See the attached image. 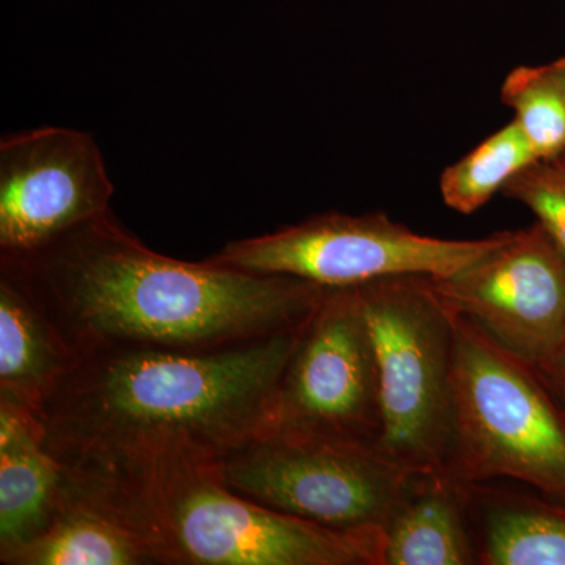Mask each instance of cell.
I'll return each mask as SVG.
<instances>
[{
	"instance_id": "1",
	"label": "cell",
	"mask_w": 565,
	"mask_h": 565,
	"mask_svg": "<svg viewBox=\"0 0 565 565\" xmlns=\"http://www.w3.org/2000/svg\"><path fill=\"white\" fill-rule=\"evenodd\" d=\"M71 348L204 352L307 321L330 288L151 250L109 211L40 250L0 256Z\"/></svg>"
},
{
	"instance_id": "2",
	"label": "cell",
	"mask_w": 565,
	"mask_h": 565,
	"mask_svg": "<svg viewBox=\"0 0 565 565\" xmlns=\"http://www.w3.org/2000/svg\"><path fill=\"white\" fill-rule=\"evenodd\" d=\"M305 322L218 351L82 353L36 415L44 444L61 463L167 446L222 459L263 435Z\"/></svg>"
},
{
	"instance_id": "3",
	"label": "cell",
	"mask_w": 565,
	"mask_h": 565,
	"mask_svg": "<svg viewBox=\"0 0 565 565\" xmlns=\"http://www.w3.org/2000/svg\"><path fill=\"white\" fill-rule=\"evenodd\" d=\"M62 465L61 493L139 534L166 565H384V527L338 531L233 492L184 446Z\"/></svg>"
},
{
	"instance_id": "4",
	"label": "cell",
	"mask_w": 565,
	"mask_h": 565,
	"mask_svg": "<svg viewBox=\"0 0 565 565\" xmlns=\"http://www.w3.org/2000/svg\"><path fill=\"white\" fill-rule=\"evenodd\" d=\"M451 437L462 484L509 478L565 505V407L533 364L452 310Z\"/></svg>"
},
{
	"instance_id": "5",
	"label": "cell",
	"mask_w": 565,
	"mask_h": 565,
	"mask_svg": "<svg viewBox=\"0 0 565 565\" xmlns=\"http://www.w3.org/2000/svg\"><path fill=\"white\" fill-rule=\"evenodd\" d=\"M377 363V445L414 473L444 471L451 437L452 308L433 277L355 286Z\"/></svg>"
},
{
	"instance_id": "6",
	"label": "cell",
	"mask_w": 565,
	"mask_h": 565,
	"mask_svg": "<svg viewBox=\"0 0 565 565\" xmlns=\"http://www.w3.org/2000/svg\"><path fill=\"white\" fill-rule=\"evenodd\" d=\"M218 468L253 503L338 531L384 527L418 475L377 441L329 435H262Z\"/></svg>"
},
{
	"instance_id": "7",
	"label": "cell",
	"mask_w": 565,
	"mask_h": 565,
	"mask_svg": "<svg viewBox=\"0 0 565 565\" xmlns=\"http://www.w3.org/2000/svg\"><path fill=\"white\" fill-rule=\"evenodd\" d=\"M505 234L440 239L415 233L384 212H330L278 232L234 241L207 259L241 273L286 275L323 288H351L404 275L451 277L497 248Z\"/></svg>"
},
{
	"instance_id": "8",
	"label": "cell",
	"mask_w": 565,
	"mask_h": 565,
	"mask_svg": "<svg viewBox=\"0 0 565 565\" xmlns=\"http://www.w3.org/2000/svg\"><path fill=\"white\" fill-rule=\"evenodd\" d=\"M381 429L377 363L359 294L329 289L305 322L263 435L379 441Z\"/></svg>"
},
{
	"instance_id": "9",
	"label": "cell",
	"mask_w": 565,
	"mask_h": 565,
	"mask_svg": "<svg viewBox=\"0 0 565 565\" xmlns=\"http://www.w3.org/2000/svg\"><path fill=\"white\" fill-rule=\"evenodd\" d=\"M103 152L90 132L43 128L0 141V256L40 250L110 211Z\"/></svg>"
},
{
	"instance_id": "10",
	"label": "cell",
	"mask_w": 565,
	"mask_h": 565,
	"mask_svg": "<svg viewBox=\"0 0 565 565\" xmlns=\"http://www.w3.org/2000/svg\"><path fill=\"white\" fill-rule=\"evenodd\" d=\"M435 289L523 362L537 364L565 334V263L539 223L508 232L503 243Z\"/></svg>"
},
{
	"instance_id": "11",
	"label": "cell",
	"mask_w": 565,
	"mask_h": 565,
	"mask_svg": "<svg viewBox=\"0 0 565 565\" xmlns=\"http://www.w3.org/2000/svg\"><path fill=\"white\" fill-rule=\"evenodd\" d=\"M77 356L31 289L0 267V403L39 415Z\"/></svg>"
},
{
	"instance_id": "12",
	"label": "cell",
	"mask_w": 565,
	"mask_h": 565,
	"mask_svg": "<svg viewBox=\"0 0 565 565\" xmlns=\"http://www.w3.org/2000/svg\"><path fill=\"white\" fill-rule=\"evenodd\" d=\"M62 465L31 411L0 403V557L31 541L61 498Z\"/></svg>"
},
{
	"instance_id": "13",
	"label": "cell",
	"mask_w": 565,
	"mask_h": 565,
	"mask_svg": "<svg viewBox=\"0 0 565 565\" xmlns=\"http://www.w3.org/2000/svg\"><path fill=\"white\" fill-rule=\"evenodd\" d=\"M467 500L468 486L448 471L416 475L384 526V565L478 564Z\"/></svg>"
},
{
	"instance_id": "14",
	"label": "cell",
	"mask_w": 565,
	"mask_h": 565,
	"mask_svg": "<svg viewBox=\"0 0 565 565\" xmlns=\"http://www.w3.org/2000/svg\"><path fill=\"white\" fill-rule=\"evenodd\" d=\"M3 565L161 564L151 546L118 520L61 493L47 525L20 548L0 557Z\"/></svg>"
},
{
	"instance_id": "15",
	"label": "cell",
	"mask_w": 565,
	"mask_h": 565,
	"mask_svg": "<svg viewBox=\"0 0 565 565\" xmlns=\"http://www.w3.org/2000/svg\"><path fill=\"white\" fill-rule=\"evenodd\" d=\"M478 563L565 565V505L556 501L490 500Z\"/></svg>"
},
{
	"instance_id": "16",
	"label": "cell",
	"mask_w": 565,
	"mask_h": 565,
	"mask_svg": "<svg viewBox=\"0 0 565 565\" xmlns=\"http://www.w3.org/2000/svg\"><path fill=\"white\" fill-rule=\"evenodd\" d=\"M535 162L539 159L525 134L511 121L445 170L441 199L459 214H473Z\"/></svg>"
},
{
	"instance_id": "17",
	"label": "cell",
	"mask_w": 565,
	"mask_h": 565,
	"mask_svg": "<svg viewBox=\"0 0 565 565\" xmlns=\"http://www.w3.org/2000/svg\"><path fill=\"white\" fill-rule=\"evenodd\" d=\"M501 102L514 111L539 162L565 151V95L545 65L519 66L505 77Z\"/></svg>"
},
{
	"instance_id": "18",
	"label": "cell",
	"mask_w": 565,
	"mask_h": 565,
	"mask_svg": "<svg viewBox=\"0 0 565 565\" xmlns=\"http://www.w3.org/2000/svg\"><path fill=\"white\" fill-rule=\"evenodd\" d=\"M503 193L533 212L565 263V173L555 163L535 162L509 182Z\"/></svg>"
},
{
	"instance_id": "19",
	"label": "cell",
	"mask_w": 565,
	"mask_h": 565,
	"mask_svg": "<svg viewBox=\"0 0 565 565\" xmlns=\"http://www.w3.org/2000/svg\"><path fill=\"white\" fill-rule=\"evenodd\" d=\"M534 367L565 407V334L556 348Z\"/></svg>"
},
{
	"instance_id": "20",
	"label": "cell",
	"mask_w": 565,
	"mask_h": 565,
	"mask_svg": "<svg viewBox=\"0 0 565 565\" xmlns=\"http://www.w3.org/2000/svg\"><path fill=\"white\" fill-rule=\"evenodd\" d=\"M546 70H548L550 76L555 79L556 84L559 85L561 90H563L565 95V57L559 58V61L548 63L545 65Z\"/></svg>"
},
{
	"instance_id": "21",
	"label": "cell",
	"mask_w": 565,
	"mask_h": 565,
	"mask_svg": "<svg viewBox=\"0 0 565 565\" xmlns=\"http://www.w3.org/2000/svg\"><path fill=\"white\" fill-rule=\"evenodd\" d=\"M550 162L555 163L557 169H559L561 172L565 173V151L563 152V154L557 156L555 161H550Z\"/></svg>"
}]
</instances>
